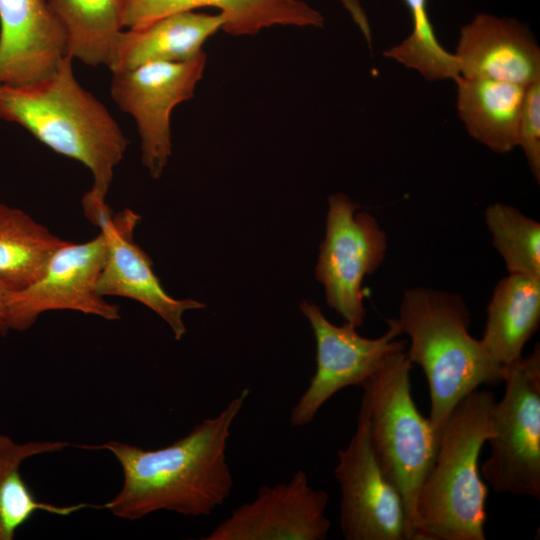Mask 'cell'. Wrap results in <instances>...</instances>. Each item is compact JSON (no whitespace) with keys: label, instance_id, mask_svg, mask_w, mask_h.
<instances>
[{"label":"cell","instance_id":"obj_1","mask_svg":"<svg viewBox=\"0 0 540 540\" xmlns=\"http://www.w3.org/2000/svg\"><path fill=\"white\" fill-rule=\"evenodd\" d=\"M249 394L248 388L242 389L216 416L162 448L147 450L115 440L83 445L109 451L122 469V486L103 509L121 519L138 520L161 510L207 516L223 505L234 485L227 441Z\"/></svg>","mask_w":540,"mask_h":540},{"label":"cell","instance_id":"obj_2","mask_svg":"<svg viewBox=\"0 0 540 540\" xmlns=\"http://www.w3.org/2000/svg\"><path fill=\"white\" fill-rule=\"evenodd\" d=\"M72 60L65 56L52 73L33 82L0 84V119L86 166L93 185L85 196L106 201L127 140L106 107L76 80Z\"/></svg>","mask_w":540,"mask_h":540},{"label":"cell","instance_id":"obj_3","mask_svg":"<svg viewBox=\"0 0 540 540\" xmlns=\"http://www.w3.org/2000/svg\"><path fill=\"white\" fill-rule=\"evenodd\" d=\"M495 396L475 389L462 398L439 435L435 461L416 503L415 540H485L488 494L480 477L482 447L494 436Z\"/></svg>","mask_w":540,"mask_h":540},{"label":"cell","instance_id":"obj_4","mask_svg":"<svg viewBox=\"0 0 540 540\" xmlns=\"http://www.w3.org/2000/svg\"><path fill=\"white\" fill-rule=\"evenodd\" d=\"M393 320L400 335L410 338L407 358L427 378L428 418L438 438L462 398L481 385L503 383L502 367L493 363L480 340L469 333V311L460 296L421 287L409 289Z\"/></svg>","mask_w":540,"mask_h":540},{"label":"cell","instance_id":"obj_5","mask_svg":"<svg viewBox=\"0 0 540 540\" xmlns=\"http://www.w3.org/2000/svg\"><path fill=\"white\" fill-rule=\"evenodd\" d=\"M412 363L392 354L361 387L375 457L405 507L410 540L416 537V503L436 458L439 438L411 393Z\"/></svg>","mask_w":540,"mask_h":540},{"label":"cell","instance_id":"obj_6","mask_svg":"<svg viewBox=\"0 0 540 540\" xmlns=\"http://www.w3.org/2000/svg\"><path fill=\"white\" fill-rule=\"evenodd\" d=\"M505 392L493 409L491 455L480 469L496 493L540 499V349L502 366Z\"/></svg>","mask_w":540,"mask_h":540},{"label":"cell","instance_id":"obj_7","mask_svg":"<svg viewBox=\"0 0 540 540\" xmlns=\"http://www.w3.org/2000/svg\"><path fill=\"white\" fill-rule=\"evenodd\" d=\"M344 194L329 198L325 238L315 268L326 302L345 321L359 328L365 318L362 281L382 263L387 248L385 232L370 214Z\"/></svg>","mask_w":540,"mask_h":540},{"label":"cell","instance_id":"obj_8","mask_svg":"<svg viewBox=\"0 0 540 540\" xmlns=\"http://www.w3.org/2000/svg\"><path fill=\"white\" fill-rule=\"evenodd\" d=\"M107 249L108 239L103 229L86 242L65 241L52 254L36 281L8 293L9 329L26 331L43 313L59 310L77 311L108 321L119 320V306L109 303L96 289Z\"/></svg>","mask_w":540,"mask_h":540},{"label":"cell","instance_id":"obj_9","mask_svg":"<svg viewBox=\"0 0 540 540\" xmlns=\"http://www.w3.org/2000/svg\"><path fill=\"white\" fill-rule=\"evenodd\" d=\"M316 340V371L307 389L293 406L290 424L302 427L311 423L320 408L337 392L349 386H362L394 353L406 349L393 319L378 338H365L347 322L332 324L312 302L300 303Z\"/></svg>","mask_w":540,"mask_h":540},{"label":"cell","instance_id":"obj_10","mask_svg":"<svg viewBox=\"0 0 540 540\" xmlns=\"http://www.w3.org/2000/svg\"><path fill=\"white\" fill-rule=\"evenodd\" d=\"M204 52L182 62H153L113 72L111 96L136 122L141 160L152 178L161 176L171 155L170 116L193 97L205 69Z\"/></svg>","mask_w":540,"mask_h":540},{"label":"cell","instance_id":"obj_11","mask_svg":"<svg viewBox=\"0 0 540 540\" xmlns=\"http://www.w3.org/2000/svg\"><path fill=\"white\" fill-rule=\"evenodd\" d=\"M334 475L341 490L339 522L347 540H410L403 500L372 449L361 403L355 432L338 450Z\"/></svg>","mask_w":540,"mask_h":540},{"label":"cell","instance_id":"obj_12","mask_svg":"<svg viewBox=\"0 0 540 540\" xmlns=\"http://www.w3.org/2000/svg\"><path fill=\"white\" fill-rule=\"evenodd\" d=\"M84 214L105 231L108 239L106 260L96 283L98 293L145 305L168 324L176 340H181L186 333L185 312L203 309L206 304L194 299H176L164 290L153 271L152 260L133 240L141 217L130 209L112 215L107 203Z\"/></svg>","mask_w":540,"mask_h":540},{"label":"cell","instance_id":"obj_13","mask_svg":"<svg viewBox=\"0 0 540 540\" xmlns=\"http://www.w3.org/2000/svg\"><path fill=\"white\" fill-rule=\"evenodd\" d=\"M329 495L314 489L307 474L296 471L289 481L262 486L204 540H324L330 530L325 512Z\"/></svg>","mask_w":540,"mask_h":540},{"label":"cell","instance_id":"obj_14","mask_svg":"<svg viewBox=\"0 0 540 540\" xmlns=\"http://www.w3.org/2000/svg\"><path fill=\"white\" fill-rule=\"evenodd\" d=\"M460 76L529 86L540 80V49L517 19L478 13L460 29L454 52Z\"/></svg>","mask_w":540,"mask_h":540},{"label":"cell","instance_id":"obj_15","mask_svg":"<svg viewBox=\"0 0 540 540\" xmlns=\"http://www.w3.org/2000/svg\"><path fill=\"white\" fill-rule=\"evenodd\" d=\"M65 56V36L47 0H0V84L41 79Z\"/></svg>","mask_w":540,"mask_h":540},{"label":"cell","instance_id":"obj_16","mask_svg":"<svg viewBox=\"0 0 540 540\" xmlns=\"http://www.w3.org/2000/svg\"><path fill=\"white\" fill-rule=\"evenodd\" d=\"M222 13L180 11L124 29L108 68L113 72L153 62H182L202 53L204 42L223 29Z\"/></svg>","mask_w":540,"mask_h":540},{"label":"cell","instance_id":"obj_17","mask_svg":"<svg viewBox=\"0 0 540 540\" xmlns=\"http://www.w3.org/2000/svg\"><path fill=\"white\" fill-rule=\"evenodd\" d=\"M201 7L225 16L223 30L234 36L255 35L273 25L323 27V15L302 0H125L124 29L156 18Z\"/></svg>","mask_w":540,"mask_h":540},{"label":"cell","instance_id":"obj_18","mask_svg":"<svg viewBox=\"0 0 540 540\" xmlns=\"http://www.w3.org/2000/svg\"><path fill=\"white\" fill-rule=\"evenodd\" d=\"M454 82L457 113L469 135L500 154L516 148L526 87L463 76Z\"/></svg>","mask_w":540,"mask_h":540},{"label":"cell","instance_id":"obj_19","mask_svg":"<svg viewBox=\"0 0 540 540\" xmlns=\"http://www.w3.org/2000/svg\"><path fill=\"white\" fill-rule=\"evenodd\" d=\"M539 323L540 280L510 274L494 288L480 342L493 363L502 367L522 356Z\"/></svg>","mask_w":540,"mask_h":540},{"label":"cell","instance_id":"obj_20","mask_svg":"<svg viewBox=\"0 0 540 540\" xmlns=\"http://www.w3.org/2000/svg\"><path fill=\"white\" fill-rule=\"evenodd\" d=\"M69 446L70 443L63 440L18 443L0 434V540H13L17 530L38 511L69 516L85 508L103 509V504L58 506L39 501L22 477L21 466L26 459L59 452Z\"/></svg>","mask_w":540,"mask_h":540},{"label":"cell","instance_id":"obj_21","mask_svg":"<svg viewBox=\"0 0 540 540\" xmlns=\"http://www.w3.org/2000/svg\"><path fill=\"white\" fill-rule=\"evenodd\" d=\"M66 43V55L108 67L124 30L125 0H47Z\"/></svg>","mask_w":540,"mask_h":540},{"label":"cell","instance_id":"obj_22","mask_svg":"<svg viewBox=\"0 0 540 540\" xmlns=\"http://www.w3.org/2000/svg\"><path fill=\"white\" fill-rule=\"evenodd\" d=\"M65 241L23 210L0 203V282L10 291L29 286Z\"/></svg>","mask_w":540,"mask_h":540},{"label":"cell","instance_id":"obj_23","mask_svg":"<svg viewBox=\"0 0 540 540\" xmlns=\"http://www.w3.org/2000/svg\"><path fill=\"white\" fill-rule=\"evenodd\" d=\"M411 18V32L383 55L429 81L455 80L460 74L454 53L437 39L428 10V0H403Z\"/></svg>","mask_w":540,"mask_h":540},{"label":"cell","instance_id":"obj_24","mask_svg":"<svg viewBox=\"0 0 540 540\" xmlns=\"http://www.w3.org/2000/svg\"><path fill=\"white\" fill-rule=\"evenodd\" d=\"M485 222L510 274L540 280V224L502 203L486 209Z\"/></svg>","mask_w":540,"mask_h":540},{"label":"cell","instance_id":"obj_25","mask_svg":"<svg viewBox=\"0 0 540 540\" xmlns=\"http://www.w3.org/2000/svg\"><path fill=\"white\" fill-rule=\"evenodd\" d=\"M518 146L525 154L528 166L540 181V80L526 87L519 121Z\"/></svg>","mask_w":540,"mask_h":540},{"label":"cell","instance_id":"obj_26","mask_svg":"<svg viewBox=\"0 0 540 540\" xmlns=\"http://www.w3.org/2000/svg\"><path fill=\"white\" fill-rule=\"evenodd\" d=\"M350 15L352 21L358 27L367 43L372 40L371 26L365 9L360 0H339Z\"/></svg>","mask_w":540,"mask_h":540},{"label":"cell","instance_id":"obj_27","mask_svg":"<svg viewBox=\"0 0 540 540\" xmlns=\"http://www.w3.org/2000/svg\"><path fill=\"white\" fill-rule=\"evenodd\" d=\"M10 290L0 282V335L5 336L9 329L7 321V296Z\"/></svg>","mask_w":540,"mask_h":540}]
</instances>
